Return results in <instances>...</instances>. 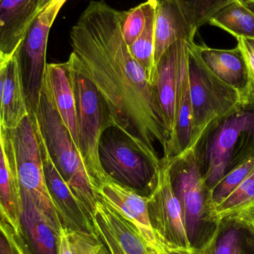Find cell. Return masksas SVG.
Instances as JSON below:
<instances>
[{
	"mask_svg": "<svg viewBox=\"0 0 254 254\" xmlns=\"http://www.w3.org/2000/svg\"><path fill=\"white\" fill-rule=\"evenodd\" d=\"M198 49L206 66L219 80L238 91L243 97L250 92L254 83L238 46L232 49H218L202 44L198 45Z\"/></svg>",
	"mask_w": 254,
	"mask_h": 254,
	"instance_id": "15",
	"label": "cell"
},
{
	"mask_svg": "<svg viewBox=\"0 0 254 254\" xmlns=\"http://www.w3.org/2000/svg\"><path fill=\"white\" fill-rule=\"evenodd\" d=\"M0 254H31L11 225L0 219Z\"/></svg>",
	"mask_w": 254,
	"mask_h": 254,
	"instance_id": "31",
	"label": "cell"
},
{
	"mask_svg": "<svg viewBox=\"0 0 254 254\" xmlns=\"http://www.w3.org/2000/svg\"><path fill=\"white\" fill-rule=\"evenodd\" d=\"M192 132V113L190 92L188 59L182 67L179 77L176 114V156L189 148Z\"/></svg>",
	"mask_w": 254,
	"mask_h": 254,
	"instance_id": "23",
	"label": "cell"
},
{
	"mask_svg": "<svg viewBox=\"0 0 254 254\" xmlns=\"http://www.w3.org/2000/svg\"><path fill=\"white\" fill-rule=\"evenodd\" d=\"M192 31L180 8L172 0H158L155 16V61L156 65L164 52L176 42L193 43Z\"/></svg>",
	"mask_w": 254,
	"mask_h": 254,
	"instance_id": "17",
	"label": "cell"
},
{
	"mask_svg": "<svg viewBox=\"0 0 254 254\" xmlns=\"http://www.w3.org/2000/svg\"><path fill=\"white\" fill-rule=\"evenodd\" d=\"M237 213L243 215L249 221L254 232V204L249 206L247 208L243 209L241 211L237 212Z\"/></svg>",
	"mask_w": 254,
	"mask_h": 254,
	"instance_id": "36",
	"label": "cell"
},
{
	"mask_svg": "<svg viewBox=\"0 0 254 254\" xmlns=\"http://www.w3.org/2000/svg\"><path fill=\"white\" fill-rule=\"evenodd\" d=\"M57 110L77 148L79 149L75 97L66 64H50L45 73Z\"/></svg>",
	"mask_w": 254,
	"mask_h": 254,
	"instance_id": "19",
	"label": "cell"
},
{
	"mask_svg": "<svg viewBox=\"0 0 254 254\" xmlns=\"http://www.w3.org/2000/svg\"><path fill=\"white\" fill-rule=\"evenodd\" d=\"M97 197L122 213L137 228L146 243L162 252L149 219L148 197L109 177L95 190Z\"/></svg>",
	"mask_w": 254,
	"mask_h": 254,
	"instance_id": "13",
	"label": "cell"
},
{
	"mask_svg": "<svg viewBox=\"0 0 254 254\" xmlns=\"http://www.w3.org/2000/svg\"><path fill=\"white\" fill-rule=\"evenodd\" d=\"M0 126H1V125H0Z\"/></svg>",
	"mask_w": 254,
	"mask_h": 254,
	"instance_id": "42",
	"label": "cell"
},
{
	"mask_svg": "<svg viewBox=\"0 0 254 254\" xmlns=\"http://www.w3.org/2000/svg\"><path fill=\"white\" fill-rule=\"evenodd\" d=\"M207 23L226 31L236 39H254V13L242 0H237L219 10Z\"/></svg>",
	"mask_w": 254,
	"mask_h": 254,
	"instance_id": "24",
	"label": "cell"
},
{
	"mask_svg": "<svg viewBox=\"0 0 254 254\" xmlns=\"http://www.w3.org/2000/svg\"><path fill=\"white\" fill-rule=\"evenodd\" d=\"M254 170V158L239 166L223 178L210 190L211 201L215 208L229 196Z\"/></svg>",
	"mask_w": 254,
	"mask_h": 254,
	"instance_id": "28",
	"label": "cell"
},
{
	"mask_svg": "<svg viewBox=\"0 0 254 254\" xmlns=\"http://www.w3.org/2000/svg\"><path fill=\"white\" fill-rule=\"evenodd\" d=\"M40 0H0V53H14L39 14Z\"/></svg>",
	"mask_w": 254,
	"mask_h": 254,
	"instance_id": "16",
	"label": "cell"
},
{
	"mask_svg": "<svg viewBox=\"0 0 254 254\" xmlns=\"http://www.w3.org/2000/svg\"><path fill=\"white\" fill-rule=\"evenodd\" d=\"M10 58V57L5 58V59L3 60L2 61L0 62V106H1V95H2L3 89V82H4V71H5L6 64H7V60H8ZM0 125L1 126V119H0Z\"/></svg>",
	"mask_w": 254,
	"mask_h": 254,
	"instance_id": "37",
	"label": "cell"
},
{
	"mask_svg": "<svg viewBox=\"0 0 254 254\" xmlns=\"http://www.w3.org/2000/svg\"><path fill=\"white\" fill-rule=\"evenodd\" d=\"M3 142L14 164L19 187L31 195L38 208L58 228H63L45 181L38 132L33 113L13 129L1 128Z\"/></svg>",
	"mask_w": 254,
	"mask_h": 254,
	"instance_id": "6",
	"label": "cell"
},
{
	"mask_svg": "<svg viewBox=\"0 0 254 254\" xmlns=\"http://www.w3.org/2000/svg\"><path fill=\"white\" fill-rule=\"evenodd\" d=\"M237 40L238 41L237 46L243 52L251 77L254 83V39L239 37Z\"/></svg>",
	"mask_w": 254,
	"mask_h": 254,
	"instance_id": "33",
	"label": "cell"
},
{
	"mask_svg": "<svg viewBox=\"0 0 254 254\" xmlns=\"http://www.w3.org/2000/svg\"><path fill=\"white\" fill-rule=\"evenodd\" d=\"M4 55H1V54L0 53V62H1V61H2L3 59H4Z\"/></svg>",
	"mask_w": 254,
	"mask_h": 254,
	"instance_id": "41",
	"label": "cell"
},
{
	"mask_svg": "<svg viewBox=\"0 0 254 254\" xmlns=\"http://www.w3.org/2000/svg\"><path fill=\"white\" fill-rule=\"evenodd\" d=\"M146 22V1L127 11H121L122 34L128 46L141 35Z\"/></svg>",
	"mask_w": 254,
	"mask_h": 254,
	"instance_id": "29",
	"label": "cell"
},
{
	"mask_svg": "<svg viewBox=\"0 0 254 254\" xmlns=\"http://www.w3.org/2000/svg\"><path fill=\"white\" fill-rule=\"evenodd\" d=\"M95 214L107 225L128 254H163L151 247L134 225L111 206L98 198Z\"/></svg>",
	"mask_w": 254,
	"mask_h": 254,
	"instance_id": "22",
	"label": "cell"
},
{
	"mask_svg": "<svg viewBox=\"0 0 254 254\" xmlns=\"http://www.w3.org/2000/svg\"><path fill=\"white\" fill-rule=\"evenodd\" d=\"M28 115L19 65L14 53L7 60L0 106L1 127L16 128Z\"/></svg>",
	"mask_w": 254,
	"mask_h": 254,
	"instance_id": "21",
	"label": "cell"
},
{
	"mask_svg": "<svg viewBox=\"0 0 254 254\" xmlns=\"http://www.w3.org/2000/svg\"><path fill=\"white\" fill-rule=\"evenodd\" d=\"M99 158L106 173L113 180L137 192L149 193L156 168L125 134H104Z\"/></svg>",
	"mask_w": 254,
	"mask_h": 254,
	"instance_id": "9",
	"label": "cell"
},
{
	"mask_svg": "<svg viewBox=\"0 0 254 254\" xmlns=\"http://www.w3.org/2000/svg\"><path fill=\"white\" fill-rule=\"evenodd\" d=\"M147 197L149 219L161 247L191 249L182 207L171 183L169 158H161Z\"/></svg>",
	"mask_w": 254,
	"mask_h": 254,
	"instance_id": "8",
	"label": "cell"
},
{
	"mask_svg": "<svg viewBox=\"0 0 254 254\" xmlns=\"http://www.w3.org/2000/svg\"><path fill=\"white\" fill-rule=\"evenodd\" d=\"M158 0L146 1V22L141 35L128 46L130 53L134 59L144 68L149 80L155 86V16Z\"/></svg>",
	"mask_w": 254,
	"mask_h": 254,
	"instance_id": "25",
	"label": "cell"
},
{
	"mask_svg": "<svg viewBox=\"0 0 254 254\" xmlns=\"http://www.w3.org/2000/svg\"><path fill=\"white\" fill-rule=\"evenodd\" d=\"M57 15L50 8L40 12L15 51L28 113H34L38 104L47 65L48 37Z\"/></svg>",
	"mask_w": 254,
	"mask_h": 254,
	"instance_id": "10",
	"label": "cell"
},
{
	"mask_svg": "<svg viewBox=\"0 0 254 254\" xmlns=\"http://www.w3.org/2000/svg\"><path fill=\"white\" fill-rule=\"evenodd\" d=\"M97 235L100 240L105 245L109 254H128L124 251L122 246L119 244L114 236L112 234L107 225L100 219L99 216L95 215L92 219Z\"/></svg>",
	"mask_w": 254,
	"mask_h": 254,
	"instance_id": "32",
	"label": "cell"
},
{
	"mask_svg": "<svg viewBox=\"0 0 254 254\" xmlns=\"http://www.w3.org/2000/svg\"><path fill=\"white\" fill-rule=\"evenodd\" d=\"M65 64L75 97L78 152L95 192L98 186L110 177L99 158L100 142L105 131L111 128L110 117L98 89L83 74L71 54Z\"/></svg>",
	"mask_w": 254,
	"mask_h": 254,
	"instance_id": "5",
	"label": "cell"
},
{
	"mask_svg": "<svg viewBox=\"0 0 254 254\" xmlns=\"http://www.w3.org/2000/svg\"><path fill=\"white\" fill-rule=\"evenodd\" d=\"M204 254H254V232L239 213L221 218L219 228Z\"/></svg>",
	"mask_w": 254,
	"mask_h": 254,
	"instance_id": "18",
	"label": "cell"
},
{
	"mask_svg": "<svg viewBox=\"0 0 254 254\" xmlns=\"http://www.w3.org/2000/svg\"><path fill=\"white\" fill-rule=\"evenodd\" d=\"M71 55L104 100L111 128L119 130L155 168L157 144L169 154V134L156 89L124 39L121 11L91 1L70 31Z\"/></svg>",
	"mask_w": 254,
	"mask_h": 254,
	"instance_id": "1",
	"label": "cell"
},
{
	"mask_svg": "<svg viewBox=\"0 0 254 254\" xmlns=\"http://www.w3.org/2000/svg\"><path fill=\"white\" fill-rule=\"evenodd\" d=\"M174 1L185 19L196 34L200 27L205 25L219 10L237 0H172ZM244 1V0H242Z\"/></svg>",
	"mask_w": 254,
	"mask_h": 254,
	"instance_id": "26",
	"label": "cell"
},
{
	"mask_svg": "<svg viewBox=\"0 0 254 254\" xmlns=\"http://www.w3.org/2000/svg\"><path fill=\"white\" fill-rule=\"evenodd\" d=\"M192 149L210 190L234 169L254 158V83L234 108L206 127Z\"/></svg>",
	"mask_w": 254,
	"mask_h": 254,
	"instance_id": "2",
	"label": "cell"
},
{
	"mask_svg": "<svg viewBox=\"0 0 254 254\" xmlns=\"http://www.w3.org/2000/svg\"></svg>",
	"mask_w": 254,
	"mask_h": 254,
	"instance_id": "43",
	"label": "cell"
},
{
	"mask_svg": "<svg viewBox=\"0 0 254 254\" xmlns=\"http://www.w3.org/2000/svg\"><path fill=\"white\" fill-rule=\"evenodd\" d=\"M21 198L20 225L22 240L31 254H59L58 228L40 210L32 197L19 187Z\"/></svg>",
	"mask_w": 254,
	"mask_h": 254,
	"instance_id": "14",
	"label": "cell"
},
{
	"mask_svg": "<svg viewBox=\"0 0 254 254\" xmlns=\"http://www.w3.org/2000/svg\"><path fill=\"white\" fill-rule=\"evenodd\" d=\"M67 233L74 254H109L97 234L68 230Z\"/></svg>",
	"mask_w": 254,
	"mask_h": 254,
	"instance_id": "30",
	"label": "cell"
},
{
	"mask_svg": "<svg viewBox=\"0 0 254 254\" xmlns=\"http://www.w3.org/2000/svg\"><path fill=\"white\" fill-rule=\"evenodd\" d=\"M52 1L53 0H40L38 8L39 13L43 11V10H45L51 4Z\"/></svg>",
	"mask_w": 254,
	"mask_h": 254,
	"instance_id": "39",
	"label": "cell"
},
{
	"mask_svg": "<svg viewBox=\"0 0 254 254\" xmlns=\"http://www.w3.org/2000/svg\"><path fill=\"white\" fill-rule=\"evenodd\" d=\"M243 4L254 13V0H244Z\"/></svg>",
	"mask_w": 254,
	"mask_h": 254,
	"instance_id": "40",
	"label": "cell"
},
{
	"mask_svg": "<svg viewBox=\"0 0 254 254\" xmlns=\"http://www.w3.org/2000/svg\"><path fill=\"white\" fill-rule=\"evenodd\" d=\"M169 159L172 185L182 207L191 247L204 251L220 222L212 203L211 192L201 177L193 149Z\"/></svg>",
	"mask_w": 254,
	"mask_h": 254,
	"instance_id": "4",
	"label": "cell"
},
{
	"mask_svg": "<svg viewBox=\"0 0 254 254\" xmlns=\"http://www.w3.org/2000/svg\"><path fill=\"white\" fill-rule=\"evenodd\" d=\"M0 126V219L22 236L19 180L13 158L3 142Z\"/></svg>",
	"mask_w": 254,
	"mask_h": 254,
	"instance_id": "20",
	"label": "cell"
},
{
	"mask_svg": "<svg viewBox=\"0 0 254 254\" xmlns=\"http://www.w3.org/2000/svg\"><path fill=\"white\" fill-rule=\"evenodd\" d=\"M59 254H74L68 240L67 230L62 228L60 236Z\"/></svg>",
	"mask_w": 254,
	"mask_h": 254,
	"instance_id": "34",
	"label": "cell"
},
{
	"mask_svg": "<svg viewBox=\"0 0 254 254\" xmlns=\"http://www.w3.org/2000/svg\"><path fill=\"white\" fill-rule=\"evenodd\" d=\"M188 59V43L180 40L170 46L158 61L155 69V86L169 134V154L176 156V126L179 77Z\"/></svg>",
	"mask_w": 254,
	"mask_h": 254,
	"instance_id": "11",
	"label": "cell"
},
{
	"mask_svg": "<svg viewBox=\"0 0 254 254\" xmlns=\"http://www.w3.org/2000/svg\"><path fill=\"white\" fill-rule=\"evenodd\" d=\"M164 254H204V252L192 249H172L168 247H161Z\"/></svg>",
	"mask_w": 254,
	"mask_h": 254,
	"instance_id": "35",
	"label": "cell"
},
{
	"mask_svg": "<svg viewBox=\"0 0 254 254\" xmlns=\"http://www.w3.org/2000/svg\"><path fill=\"white\" fill-rule=\"evenodd\" d=\"M37 132L46 187L63 228L68 231L97 234L92 219L57 170L38 129Z\"/></svg>",
	"mask_w": 254,
	"mask_h": 254,
	"instance_id": "12",
	"label": "cell"
},
{
	"mask_svg": "<svg viewBox=\"0 0 254 254\" xmlns=\"http://www.w3.org/2000/svg\"><path fill=\"white\" fill-rule=\"evenodd\" d=\"M254 204V170L240 186L216 207L219 219L241 211Z\"/></svg>",
	"mask_w": 254,
	"mask_h": 254,
	"instance_id": "27",
	"label": "cell"
},
{
	"mask_svg": "<svg viewBox=\"0 0 254 254\" xmlns=\"http://www.w3.org/2000/svg\"><path fill=\"white\" fill-rule=\"evenodd\" d=\"M67 0H53L46 8L52 9V10H55L57 13H58L61 7L64 5V3Z\"/></svg>",
	"mask_w": 254,
	"mask_h": 254,
	"instance_id": "38",
	"label": "cell"
},
{
	"mask_svg": "<svg viewBox=\"0 0 254 254\" xmlns=\"http://www.w3.org/2000/svg\"><path fill=\"white\" fill-rule=\"evenodd\" d=\"M188 73L192 113L190 149L195 146L206 127L234 108L243 96L209 70L195 42L188 43Z\"/></svg>",
	"mask_w": 254,
	"mask_h": 254,
	"instance_id": "7",
	"label": "cell"
},
{
	"mask_svg": "<svg viewBox=\"0 0 254 254\" xmlns=\"http://www.w3.org/2000/svg\"><path fill=\"white\" fill-rule=\"evenodd\" d=\"M33 113L51 159L92 220L96 212L98 197L69 131L57 110L46 75L37 109Z\"/></svg>",
	"mask_w": 254,
	"mask_h": 254,
	"instance_id": "3",
	"label": "cell"
}]
</instances>
